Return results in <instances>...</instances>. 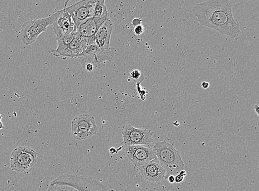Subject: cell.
<instances>
[{
    "label": "cell",
    "mask_w": 259,
    "mask_h": 191,
    "mask_svg": "<svg viewBox=\"0 0 259 191\" xmlns=\"http://www.w3.org/2000/svg\"><path fill=\"white\" fill-rule=\"evenodd\" d=\"M142 75L140 71L138 70H133L131 73V77L133 80H138L142 77Z\"/></svg>",
    "instance_id": "cell-19"
},
{
    "label": "cell",
    "mask_w": 259,
    "mask_h": 191,
    "mask_svg": "<svg viewBox=\"0 0 259 191\" xmlns=\"http://www.w3.org/2000/svg\"><path fill=\"white\" fill-rule=\"evenodd\" d=\"M75 32V36L65 50L61 54V57L78 58L84 54L87 46L90 45L88 40L81 36L78 32Z\"/></svg>",
    "instance_id": "cell-14"
},
{
    "label": "cell",
    "mask_w": 259,
    "mask_h": 191,
    "mask_svg": "<svg viewBox=\"0 0 259 191\" xmlns=\"http://www.w3.org/2000/svg\"><path fill=\"white\" fill-rule=\"evenodd\" d=\"M144 31H145V28H144V27L142 25L134 27V32L136 36L141 35L144 32Z\"/></svg>",
    "instance_id": "cell-20"
},
{
    "label": "cell",
    "mask_w": 259,
    "mask_h": 191,
    "mask_svg": "<svg viewBox=\"0 0 259 191\" xmlns=\"http://www.w3.org/2000/svg\"><path fill=\"white\" fill-rule=\"evenodd\" d=\"M141 82H137L136 84L138 92V96L140 97L141 100H145L146 99V94H147V92H146L145 89H143V88L141 87V86L140 85V83Z\"/></svg>",
    "instance_id": "cell-18"
},
{
    "label": "cell",
    "mask_w": 259,
    "mask_h": 191,
    "mask_svg": "<svg viewBox=\"0 0 259 191\" xmlns=\"http://www.w3.org/2000/svg\"><path fill=\"white\" fill-rule=\"evenodd\" d=\"M58 14L59 11L49 17L28 21L24 23L21 32L23 44L27 45L33 44L42 33L47 32L48 27L54 23Z\"/></svg>",
    "instance_id": "cell-3"
},
{
    "label": "cell",
    "mask_w": 259,
    "mask_h": 191,
    "mask_svg": "<svg viewBox=\"0 0 259 191\" xmlns=\"http://www.w3.org/2000/svg\"><path fill=\"white\" fill-rule=\"evenodd\" d=\"M37 155V153L30 147L20 146L16 148L10 156L11 169L18 173L27 171L36 163Z\"/></svg>",
    "instance_id": "cell-8"
},
{
    "label": "cell",
    "mask_w": 259,
    "mask_h": 191,
    "mask_svg": "<svg viewBox=\"0 0 259 191\" xmlns=\"http://www.w3.org/2000/svg\"><path fill=\"white\" fill-rule=\"evenodd\" d=\"M97 132L98 127L95 118L91 115H79L71 121V135L76 140H87L97 134Z\"/></svg>",
    "instance_id": "cell-5"
},
{
    "label": "cell",
    "mask_w": 259,
    "mask_h": 191,
    "mask_svg": "<svg viewBox=\"0 0 259 191\" xmlns=\"http://www.w3.org/2000/svg\"><path fill=\"white\" fill-rule=\"evenodd\" d=\"M108 18L90 17L80 24L74 32H78L80 35L87 39L90 45L95 44V36L96 34L100 27Z\"/></svg>",
    "instance_id": "cell-12"
},
{
    "label": "cell",
    "mask_w": 259,
    "mask_h": 191,
    "mask_svg": "<svg viewBox=\"0 0 259 191\" xmlns=\"http://www.w3.org/2000/svg\"><path fill=\"white\" fill-rule=\"evenodd\" d=\"M185 178L184 176H182L180 174H177L176 176H175V183H182V181H184Z\"/></svg>",
    "instance_id": "cell-22"
},
{
    "label": "cell",
    "mask_w": 259,
    "mask_h": 191,
    "mask_svg": "<svg viewBox=\"0 0 259 191\" xmlns=\"http://www.w3.org/2000/svg\"><path fill=\"white\" fill-rule=\"evenodd\" d=\"M109 152H110V153L113 154L114 153H116V150L114 149L113 148H112V149H110Z\"/></svg>",
    "instance_id": "cell-28"
},
{
    "label": "cell",
    "mask_w": 259,
    "mask_h": 191,
    "mask_svg": "<svg viewBox=\"0 0 259 191\" xmlns=\"http://www.w3.org/2000/svg\"><path fill=\"white\" fill-rule=\"evenodd\" d=\"M52 25L56 37L70 34L73 32L75 27L73 19L65 8L59 11L58 16Z\"/></svg>",
    "instance_id": "cell-13"
},
{
    "label": "cell",
    "mask_w": 259,
    "mask_h": 191,
    "mask_svg": "<svg viewBox=\"0 0 259 191\" xmlns=\"http://www.w3.org/2000/svg\"><path fill=\"white\" fill-rule=\"evenodd\" d=\"M142 20L141 18H135L132 21V25L133 27H136L138 26L141 25Z\"/></svg>",
    "instance_id": "cell-21"
},
{
    "label": "cell",
    "mask_w": 259,
    "mask_h": 191,
    "mask_svg": "<svg viewBox=\"0 0 259 191\" xmlns=\"http://www.w3.org/2000/svg\"><path fill=\"white\" fill-rule=\"evenodd\" d=\"M104 0H97L94 9L93 16L98 18L108 17L106 7L104 4Z\"/></svg>",
    "instance_id": "cell-16"
},
{
    "label": "cell",
    "mask_w": 259,
    "mask_h": 191,
    "mask_svg": "<svg viewBox=\"0 0 259 191\" xmlns=\"http://www.w3.org/2000/svg\"><path fill=\"white\" fill-rule=\"evenodd\" d=\"M156 158L165 170V179L169 176H176L184 170V163L180 152L165 141H157L153 147Z\"/></svg>",
    "instance_id": "cell-2"
},
{
    "label": "cell",
    "mask_w": 259,
    "mask_h": 191,
    "mask_svg": "<svg viewBox=\"0 0 259 191\" xmlns=\"http://www.w3.org/2000/svg\"><path fill=\"white\" fill-rule=\"evenodd\" d=\"M193 11L200 25L218 31L220 34L236 39L241 30L235 21L231 6L226 0H212L198 3Z\"/></svg>",
    "instance_id": "cell-1"
},
{
    "label": "cell",
    "mask_w": 259,
    "mask_h": 191,
    "mask_svg": "<svg viewBox=\"0 0 259 191\" xmlns=\"http://www.w3.org/2000/svg\"><path fill=\"white\" fill-rule=\"evenodd\" d=\"M3 118L2 115L0 114V130L4 128V126L1 122V119Z\"/></svg>",
    "instance_id": "cell-25"
},
{
    "label": "cell",
    "mask_w": 259,
    "mask_h": 191,
    "mask_svg": "<svg viewBox=\"0 0 259 191\" xmlns=\"http://www.w3.org/2000/svg\"><path fill=\"white\" fill-rule=\"evenodd\" d=\"M115 52L116 50L112 47L108 49H103L93 44L88 45L83 55L78 57V59L83 68L86 65L90 64L96 70L103 68L107 61L111 62Z\"/></svg>",
    "instance_id": "cell-4"
},
{
    "label": "cell",
    "mask_w": 259,
    "mask_h": 191,
    "mask_svg": "<svg viewBox=\"0 0 259 191\" xmlns=\"http://www.w3.org/2000/svg\"><path fill=\"white\" fill-rule=\"evenodd\" d=\"M51 184L68 185L79 191H107L104 186L97 180L76 175L60 176L52 180Z\"/></svg>",
    "instance_id": "cell-6"
},
{
    "label": "cell",
    "mask_w": 259,
    "mask_h": 191,
    "mask_svg": "<svg viewBox=\"0 0 259 191\" xmlns=\"http://www.w3.org/2000/svg\"><path fill=\"white\" fill-rule=\"evenodd\" d=\"M112 22L109 18L100 27L95 36V43L100 48L109 49V42L112 32Z\"/></svg>",
    "instance_id": "cell-15"
},
{
    "label": "cell",
    "mask_w": 259,
    "mask_h": 191,
    "mask_svg": "<svg viewBox=\"0 0 259 191\" xmlns=\"http://www.w3.org/2000/svg\"><path fill=\"white\" fill-rule=\"evenodd\" d=\"M167 180H168L169 182L171 184H173L175 183V176L171 175L169 176V178Z\"/></svg>",
    "instance_id": "cell-24"
},
{
    "label": "cell",
    "mask_w": 259,
    "mask_h": 191,
    "mask_svg": "<svg viewBox=\"0 0 259 191\" xmlns=\"http://www.w3.org/2000/svg\"><path fill=\"white\" fill-rule=\"evenodd\" d=\"M254 109H255V111H256L257 114L259 115V107L257 104H256V105H255V106H254Z\"/></svg>",
    "instance_id": "cell-27"
},
{
    "label": "cell",
    "mask_w": 259,
    "mask_h": 191,
    "mask_svg": "<svg viewBox=\"0 0 259 191\" xmlns=\"http://www.w3.org/2000/svg\"><path fill=\"white\" fill-rule=\"evenodd\" d=\"M47 191H79L71 186L64 185L51 184Z\"/></svg>",
    "instance_id": "cell-17"
},
{
    "label": "cell",
    "mask_w": 259,
    "mask_h": 191,
    "mask_svg": "<svg viewBox=\"0 0 259 191\" xmlns=\"http://www.w3.org/2000/svg\"><path fill=\"white\" fill-rule=\"evenodd\" d=\"M97 0H83L76 2L69 6L65 5V10L68 12L73 19L75 31L80 24L93 16L94 9Z\"/></svg>",
    "instance_id": "cell-9"
},
{
    "label": "cell",
    "mask_w": 259,
    "mask_h": 191,
    "mask_svg": "<svg viewBox=\"0 0 259 191\" xmlns=\"http://www.w3.org/2000/svg\"><path fill=\"white\" fill-rule=\"evenodd\" d=\"M125 154L135 168L145 165L156 158L152 147L126 146Z\"/></svg>",
    "instance_id": "cell-10"
},
{
    "label": "cell",
    "mask_w": 259,
    "mask_h": 191,
    "mask_svg": "<svg viewBox=\"0 0 259 191\" xmlns=\"http://www.w3.org/2000/svg\"><path fill=\"white\" fill-rule=\"evenodd\" d=\"M142 177L148 182L156 183L165 179V170L157 158L138 167Z\"/></svg>",
    "instance_id": "cell-11"
},
{
    "label": "cell",
    "mask_w": 259,
    "mask_h": 191,
    "mask_svg": "<svg viewBox=\"0 0 259 191\" xmlns=\"http://www.w3.org/2000/svg\"><path fill=\"white\" fill-rule=\"evenodd\" d=\"M209 86L210 84L208 82H203L201 83V87L205 89H208L209 87Z\"/></svg>",
    "instance_id": "cell-23"
},
{
    "label": "cell",
    "mask_w": 259,
    "mask_h": 191,
    "mask_svg": "<svg viewBox=\"0 0 259 191\" xmlns=\"http://www.w3.org/2000/svg\"><path fill=\"white\" fill-rule=\"evenodd\" d=\"M123 141L121 145L124 146H146L152 147L154 132L147 129L137 128L131 125L124 126L121 128Z\"/></svg>",
    "instance_id": "cell-7"
},
{
    "label": "cell",
    "mask_w": 259,
    "mask_h": 191,
    "mask_svg": "<svg viewBox=\"0 0 259 191\" xmlns=\"http://www.w3.org/2000/svg\"><path fill=\"white\" fill-rule=\"evenodd\" d=\"M180 175H181L182 176H184V177L185 178V176H186L187 175V172L186 170H182L180 172V173H179Z\"/></svg>",
    "instance_id": "cell-26"
}]
</instances>
